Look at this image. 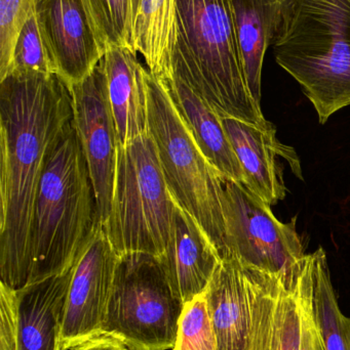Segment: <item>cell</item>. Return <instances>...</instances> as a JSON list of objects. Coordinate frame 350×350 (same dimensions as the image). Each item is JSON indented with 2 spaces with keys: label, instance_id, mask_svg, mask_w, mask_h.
<instances>
[{
  "label": "cell",
  "instance_id": "ffe728a7",
  "mask_svg": "<svg viewBox=\"0 0 350 350\" xmlns=\"http://www.w3.org/2000/svg\"><path fill=\"white\" fill-rule=\"evenodd\" d=\"M177 34V0H141L134 23L132 46L148 71L160 80L173 75Z\"/></svg>",
  "mask_w": 350,
  "mask_h": 350
},
{
  "label": "cell",
  "instance_id": "277c9868",
  "mask_svg": "<svg viewBox=\"0 0 350 350\" xmlns=\"http://www.w3.org/2000/svg\"><path fill=\"white\" fill-rule=\"evenodd\" d=\"M98 226L94 187L72 118L49 157L35 200L27 285L73 267Z\"/></svg>",
  "mask_w": 350,
  "mask_h": 350
},
{
  "label": "cell",
  "instance_id": "8992f818",
  "mask_svg": "<svg viewBox=\"0 0 350 350\" xmlns=\"http://www.w3.org/2000/svg\"><path fill=\"white\" fill-rule=\"evenodd\" d=\"M174 205L149 131L119 144L110 214L103 226L117 254L145 253L160 258Z\"/></svg>",
  "mask_w": 350,
  "mask_h": 350
},
{
  "label": "cell",
  "instance_id": "9c48e42d",
  "mask_svg": "<svg viewBox=\"0 0 350 350\" xmlns=\"http://www.w3.org/2000/svg\"><path fill=\"white\" fill-rule=\"evenodd\" d=\"M221 204L228 256L245 265L279 273L304 256L296 217L279 221L271 205L242 183L222 176Z\"/></svg>",
  "mask_w": 350,
  "mask_h": 350
},
{
  "label": "cell",
  "instance_id": "cb8c5ba5",
  "mask_svg": "<svg viewBox=\"0 0 350 350\" xmlns=\"http://www.w3.org/2000/svg\"><path fill=\"white\" fill-rule=\"evenodd\" d=\"M172 350H219L208 310L205 291L184 304Z\"/></svg>",
  "mask_w": 350,
  "mask_h": 350
},
{
  "label": "cell",
  "instance_id": "9a60e30c",
  "mask_svg": "<svg viewBox=\"0 0 350 350\" xmlns=\"http://www.w3.org/2000/svg\"><path fill=\"white\" fill-rule=\"evenodd\" d=\"M208 310L219 350H249L251 335L250 265L234 256L221 259L207 289Z\"/></svg>",
  "mask_w": 350,
  "mask_h": 350
},
{
  "label": "cell",
  "instance_id": "7a4b0ae2",
  "mask_svg": "<svg viewBox=\"0 0 350 350\" xmlns=\"http://www.w3.org/2000/svg\"><path fill=\"white\" fill-rule=\"evenodd\" d=\"M271 45L321 124L350 106V0H282Z\"/></svg>",
  "mask_w": 350,
  "mask_h": 350
},
{
  "label": "cell",
  "instance_id": "44dd1931",
  "mask_svg": "<svg viewBox=\"0 0 350 350\" xmlns=\"http://www.w3.org/2000/svg\"><path fill=\"white\" fill-rule=\"evenodd\" d=\"M314 306L326 350H350V318L341 312L331 280L326 251L314 252Z\"/></svg>",
  "mask_w": 350,
  "mask_h": 350
},
{
  "label": "cell",
  "instance_id": "484cf974",
  "mask_svg": "<svg viewBox=\"0 0 350 350\" xmlns=\"http://www.w3.org/2000/svg\"><path fill=\"white\" fill-rule=\"evenodd\" d=\"M125 350H129V349H125Z\"/></svg>",
  "mask_w": 350,
  "mask_h": 350
},
{
  "label": "cell",
  "instance_id": "d6986e66",
  "mask_svg": "<svg viewBox=\"0 0 350 350\" xmlns=\"http://www.w3.org/2000/svg\"><path fill=\"white\" fill-rule=\"evenodd\" d=\"M232 3L247 85L260 105L263 61L279 23L282 0H232Z\"/></svg>",
  "mask_w": 350,
  "mask_h": 350
},
{
  "label": "cell",
  "instance_id": "30bf717a",
  "mask_svg": "<svg viewBox=\"0 0 350 350\" xmlns=\"http://www.w3.org/2000/svg\"><path fill=\"white\" fill-rule=\"evenodd\" d=\"M119 255L98 226L73 267L62 323L61 350L103 336Z\"/></svg>",
  "mask_w": 350,
  "mask_h": 350
},
{
  "label": "cell",
  "instance_id": "ba28073f",
  "mask_svg": "<svg viewBox=\"0 0 350 350\" xmlns=\"http://www.w3.org/2000/svg\"><path fill=\"white\" fill-rule=\"evenodd\" d=\"M314 253L279 273L250 265L249 350H326L314 314Z\"/></svg>",
  "mask_w": 350,
  "mask_h": 350
},
{
  "label": "cell",
  "instance_id": "7402d4cb",
  "mask_svg": "<svg viewBox=\"0 0 350 350\" xmlns=\"http://www.w3.org/2000/svg\"><path fill=\"white\" fill-rule=\"evenodd\" d=\"M82 2L105 53L115 46L133 49L134 23L141 0H82Z\"/></svg>",
  "mask_w": 350,
  "mask_h": 350
},
{
  "label": "cell",
  "instance_id": "2e32d148",
  "mask_svg": "<svg viewBox=\"0 0 350 350\" xmlns=\"http://www.w3.org/2000/svg\"><path fill=\"white\" fill-rule=\"evenodd\" d=\"M121 145L148 133L147 67L129 47L107 49L100 61Z\"/></svg>",
  "mask_w": 350,
  "mask_h": 350
},
{
  "label": "cell",
  "instance_id": "5b68a950",
  "mask_svg": "<svg viewBox=\"0 0 350 350\" xmlns=\"http://www.w3.org/2000/svg\"><path fill=\"white\" fill-rule=\"evenodd\" d=\"M148 131L175 201L195 217L221 259L227 257L221 174L208 161L179 114L166 83L147 74Z\"/></svg>",
  "mask_w": 350,
  "mask_h": 350
},
{
  "label": "cell",
  "instance_id": "6da1fadb",
  "mask_svg": "<svg viewBox=\"0 0 350 350\" xmlns=\"http://www.w3.org/2000/svg\"><path fill=\"white\" fill-rule=\"evenodd\" d=\"M72 118L59 75L12 73L0 81V283L12 289L28 283L35 200Z\"/></svg>",
  "mask_w": 350,
  "mask_h": 350
},
{
  "label": "cell",
  "instance_id": "4fadbf2b",
  "mask_svg": "<svg viewBox=\"0 0 350 350\" xmlns=\"http://www.w3.org/2000/svg\"><path fill=\"white\" fill-rule=\"evenodd\" d=\"M222 123L242 167V185L263 201L273 206L286 198L287 187L279 157L303 179L299 157L293 148L277 139L273 123L262 127L232 117H222Z\"/></svg>",
  "mask_w": 350,
  "mask_h": 350
},
{
  "label": "cell",
  "instance_id": "e0dca14e",
  "mask_svg": "<svg viewBox=\"0 0 350 350\" xmlns=\"http://www.w3.org/2000/svg\"><path fill=\"white\" fill-rule=\"evenodd\" d=\"M72 273L73 267L16 289V350H61L60 337Z\"/></svg>",
  "mask_w": 350,
  "mask_h": 350
},
{
  "label": "cell",
  "instance_id": "d4e9b609",
  "mask_svg": "<svg viewBox=\"0 0 350 350\" xmlns=\"http://www.w3.org/2000/svg\"><path fill=\"white\" fill-rule=\"evenodd\" d=\"M127 347L111 337H98L72 350H125Z\"/></svg>",
  "mask_w": 350,
  "mask_h": 350
},
{
  "label": "cell",
  "instance_id": "3957f363",
  "mask_svg": "<svg viewBox=\"0 0 350 350\" xmlns=\"http://www.w3.org/2000/svg\"><path fill=\"white\" fill-rule=\"evenodd\" d=\"M172 68L220 116L271 124L247 85L232 0H177Z\"/></svg>",
  "mask_w": 350,
  "mask_h": 350
},
{
  "label": "cell",
  "instance_id": "7c38bea8",
  "mask_svg": "<svg viewBox=\"0 0 350 350\" xmlns=\"http://www.w3.org/2000/svg\"><path fill=\"white\" fill-rule=\"evenodd\" d=\"M57 74L73 85L88 77L105 51L82 0H33Z\"/></svg>",
  "mask_w": 350,
  "mask_h": 350
},
{
  "label": "cell",
  "instance_id": "8fae6325",
  "mask_svg": "<svg viewBox=\"0 0 350 350\" xmlns=\"http://www.w3.org/2000/svg\"><path fill=\"white\" fill-rule=\"evenodd\" d=\"M69 90L73 125L96 196L98 222L105 226L110 214L119 142L101 64Z\"/></svg>",
  "mask_w": 350,
  "mask_h": 350
},
{
  "label": "cell",
  "instance_id": "ac0fdd59",
  "mask_svg": "<svg viewBox=\"0 0 350 350\" xmlns=\"http://www.w3.org/2000/svg\"><path fill=\"white\" fill-rule=\"evenodd\" d=\"M179 114L208 161L222 176L242 183V172L222 117L183 80L172 75L162 80Z\"/></svg>",
  "mask_w": 350,
  "mask_h": 350
},
{
  "label": "cell",
  "instance_id": "603a6c76",
  "mask_svg": "<svg viewBox=\"0 0 350 350\" xmlns=\"http://www.w3.org/2000/svg\"><path fill=\"white\" fill-rule=\"evenodd\" d=\"M12 73L58 75L33 5L16 39Z\"/></svg>",
  "mask_w": 350,
  "mask_h": 350
},
{
  "label": "cell",
  "instance_id": "52a82bcc",
  "mask_svg": "<svg viewBox=\"0 0 350 350\" xmlns=\"http://www.w3.org/2000/svg\"><path fill=\"white\" fill-rule=\"evenodd\" d=\"M183 306L158 257L145 253L121 255L103 336L129 350H172Z\"/></svg>",
  "mask_w": 350,
  "mask_h": 350
},
{
  "label": "cell",
  "instance_id": "5bb4252c",
  "mask_svg": "<svg viewBox=\"0 0 350 350\" xmlns=\"http://www.w3.org/2000/svg\"><path fill=\"white\" fill-rule=\"evenodd\" d=\"M158 259L173 291L183 304L205 291L221 261L205 230L176 201L168 245Z\"/></svg>",
  "mask_w": 350,
  "mask_h": 350
}]
</instances>
